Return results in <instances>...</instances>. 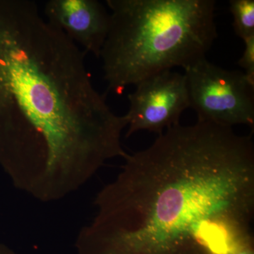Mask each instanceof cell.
<instances>
[{"mask_svg":"<svg viewBox=\"0 0 254 254\" xmlns=\"http://www.w3.org/2000/svg\"><path fill=\"white\" fill-rule=\"evenodd\" d=\"M245 48L243 54L239 60V65L245 69L247 77L254 84V36L244 41Z\"/></svg>","mask_w":254,"mask_h":254,"instance_id":"cell-8","label":"cell"},{"mask_svg":"<svg viewBox=\"0 0 254 254\" xmlns=\"http://www.w3.org/2000/svg\"><path fill=\"white\" fill-rule=\"evenodd\" d=\"M111 10L100 53L108 90L205 58L218 38L213 0H107Z\"/></svg>","mask_w":254,"mask_h":254,"instance_id":"cell-3","label":"cell"},{"mask_svg":"<svg viewBox=\"0 0 254 254\" xmlns=\"http://www.w3.org/2000/svg\"><path fill=\"white\" fill-rule=\"evenodd\" d=\"M136 86L135 91L128 96L130 106L125 115L128 123L127 137L143 130L159 136L179 125L182 113L190 108L185 74L168 70L143 80Z\"/></svg>","mask_w":254,"mask_h":254,"instance_id":"cell-5","label":"cell"},{"mask_svg":"<svg viewBox=\"0 0 254 254\" xmlns=\"http://www.w3.org/2000/svg\"><path fill=\"white\" fill-rule=\"evenodd\" d=\"M85 54L36 1H0V167L43 203L72 194L128 154L126 117L93 86Z\"/></svg>","mask_w":254,"mask_h":254,"instance_id":"cell-2","label":"cell"},{"mask_svg":"<svg viewBox=\"0 0 254 254\" xmlns=\"http://www.w3.org/2000/svg\"><path fill=\"white\" fill-rule=\"evenodd\" d=\"M95 196L77 254H232L254 247V145L231 127H170Z\"/></svg>","mask_w":254,"mask_h":254,"instance_id":"cell-1","label":"cell"},{"mask_svg":"<svg viewBox=\"0 0 254 254\" xmlns=\"http://www.w3.org/2000/svg\"><path fill=\"white\" fill-rule=\"evenodd\" d=\"M190 108L198 122L220 126L254 125V84L245 73L228 71L206 58L185 68Z\"/></svg>","mask_w":254,"mask_h":254,"instance_id":"cell-4","label":"cell"},{"mask_svg":"<svg viewBox=\"0 0 254 254\" xmlns=\"http://www.w3.org/2000/svg\"><path fill=\"white\" fill-rule=\"evenodd\" d=\"M230 10L237 36L243 41L254 36V0H230Z\"/></svg>","mask_w":254,"mask_h":254,"instance_id":"cell-7","label":"cell"},{"mask_svg":"<svg viewBox=\"0 0 254 254\" xmlns=\"http://www.w3.org/2000/svg\"><path fill=\"white\" fill-rule=\"evenodd\" d=\"M0 254H17L8 246L0 243Z\"/></svg>","mask_w":254,"mask_h":254,"instance_id":"cell-9","label":"cell"},{"mask_svg":"<svg viewBox=\"0 0 254 254\" xmlns=\"http://www.w3.org/2000/svg\"><path fill=\"white\" fill-rule=\"evenodd\" d=\"M232 254H254V247H247Z\"/></svg>","mask_w":254,"mask_h":254,"instance_id":"cell-10","label":"cell"},{"mask_svg":"<svg viewBox=\"0 0 254 254\" xmlns=\"http://www.w3.org/2000/svg\"><path fill=\"white\" fill-rule=\"evenodd\" d=\"M47 21L73 42L85 53L100 58L108 37L110 14L96 0H50L46 3Z\"/></svg>","mask_w":254,"mask_h":254,"instance_id":"cell-6","label":"cell"}]
</instances>
